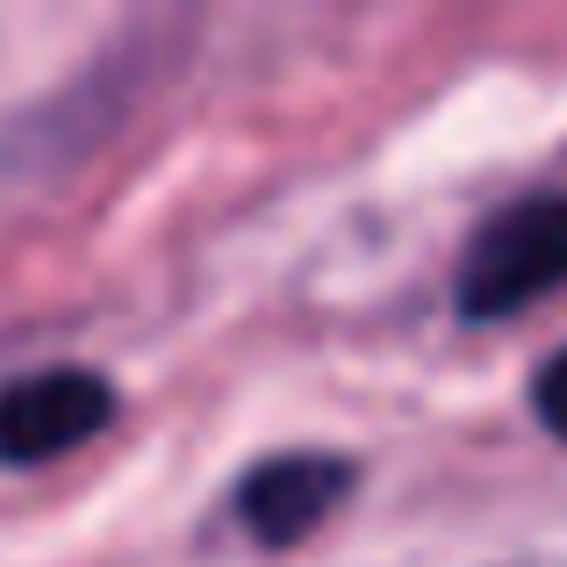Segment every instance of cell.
Masks as SVG:
<instances>
[{
	"mask_svg": "<svg viewBox=\"0 0 567 567\" xmlns=\"http://www.w3.org/2000/svg\"><path fill=\"white\" fill-rule=\"evenodd\" d=\"M532 410H539V424L554 431V439H567V352H554V360L532 374Z\"/></svg>",
	"mask_w": 567,
	"mask_h": 567,
	"instance_id": "4",
	"label": "cell"
},
{
	"mask_svg": "<svg viewBox=\"0 0 567 567\" xmlns=\"http://www.w3.org/2000/svg\"><path fill=\"white\" fill-rule=\"evenodd\" d=\"M115 424V388L94 367H29L0 381V467H43Z\"/></svg>",
	"mask_w": 567,
	"mask_h": 567,
	"instance_id": "2",
	"label": "cell"
},
{
	"mask_svg": "<svg viewBox=\"0 0 567 567\" xmlns=\"http://www.w3.org/2000/svg\"><path fill=\"white\" fill-rule=\"evenodd\" d=\"M554 288H567V194L560 187L496 208L474 230L467 259L453 274V302L467 323H503L517 309L546 302Z\"/></svg>",
	"mask_w": 567,
	"mask_h": 567,
	"instance_id": "1",
	"label": "cell"
},
{
	"mask_svg": "<svg viewBox=\"0 0 567 567\" xmlns=\"http://www.w3.org/2000/svg\"><path fill=\"white\" fill-rule=\"evenodd\" d=\"M352 488H360V467L346 453H266L237 482L230 511L259 546H302Z\"/></svg>",
	"mask_w": 567,
	"mask_h": 567,
	"instance_id": "3",
	"label": "cell"
}]
</instances>
